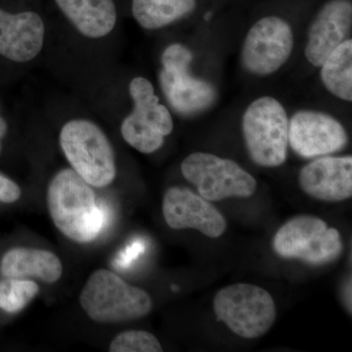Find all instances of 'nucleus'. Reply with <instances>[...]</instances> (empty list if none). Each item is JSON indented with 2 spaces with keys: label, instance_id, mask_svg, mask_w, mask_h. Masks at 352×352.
I'll return each mask as SVG.
<instances>
[{
  "label": "nucleus",
  "instance_id": "nucleus-13",
  "mask_svg": "<svg viewBox=\"0 0 352 352\" xmlns=\"http://www.w3.org/2000/svg\"><path fill=\"white\" fill-rule=\"evenodd\" d=\"M298 184L315 200L337 203L352 196V157L323 156L303 166Z\"/></svg>",
  "mask_w": 352,
  "mask_h": 352
},
{
  "label": "nucleus",
  "instance_id": "nucleus-25",
  "mask_svg": "<svg viewBox=\"0 0 352 352\" xmlns=\"http://www.w3.org/2000/svg\"><path fill=\"white\" fill-rule=\"evenodd\" d=\"M0 153H1V143H0Z\"/></svg>",
  "mask_w": 352,
  "mask_h": 352
},
{
  "label": "nucleus",
  "instance_id": "nucleus-23",
  "mask_svg": "<svg viewBox=\"0 0 352 352\" xmlns=\"http://www.w3.org/2000/svg\"><path fill=\"white\" fill-rule=\"evenodd\" d=\"M141 245H131V248H129V249H126V252L124 254H122V256H120V261L119 259V263H120V265H127V263H129V259L131 258H135L134 256V254H138L139 250L141 249Z\"/></svg>",
  "mask_w": 352,
  "mask_h": 352
},
{
  "label": "nucleus",
  "instance_id": "nucleus-15",
  "mask_svg": "<svg viewBox=\"0 0 352 352\" xmlns=\"http://www.w3.org/2000/svg\"><path fill=\"white\" fill-rule=\"evenodd\" d=\"M43 21L38 14H11L0 9V55L18 63L38 56L43 46Z\"/></svg>",
  "mask_w": 352,
  "mask_h": 352
},
{
  "label": "nucleus",
  "instance_id": "nucleus-21",
  "mask_svg": "<svg viewBox=\"0 0 352 352\" xmlns=\"http://www.w3.org/2000/svg\"><path fill=\"white\" fill-rule=\"evenodd\" d=\"M111 352H162L163 347L153 333L131 330L119 333L111 342Z\"/></svg>",
  "mask_w": 352,
  "mask_h": 352
},
{
  "label": "nucleus",
  "instance_id": "nucleus-3",
  "mask_svg": "<svg viewBox=\"0 0 352 352\" xmlns=\"http://www.w3.org/2000/svg\"><path fill=\"white\" fill-rule=\"evenodd\" d=\"M60 145L73 170L88 184L103 188L115 179L117 168L112 145L94 122H67L60 133Z\"/></svg>",
  "mask_w": 352,
  "mask_h": 352
},
{
  "label": "nucleus",
  "instance_id": "nucleus-6",
  "mask_svg": "<svg viewBox=\"0 0 352 352\" xmlns=\"http://www.w3.org/2000/svg\"><path fill=\"white\" fill-rule=\"evenodd\" d=\"M273 249L283 258L321 266L340 258L344 245L339 231L314 215H298L280 227Z\"/></svg>",
  "mask_w": 352,
  "mask_h": 352
},
{
  "label": "nucleus",
  "instance_id": "nucleus-4",
  "mask_svg": "<svg viewBox=\"0 0 352 352\" xmlns=\"http://www.w3.org/2000/svg\"><path fill=\"white\" fill-rule=\"evenodd\" d=\"M245 148L254 163L276 168L288 150L289 119L284 106L271 96L259 97L245 109L242 119Z\"/></svg>",
  "mask_w": 352,
  "mask_h": 352
},
{
  "label": "nucleus",
  "instance_id": "nucleus-22",
  "mask_svg": "<svg viewBox=\"0 0 352 352\" xmlns=\"http://www.w3.org/2000/svg\"><path fill=\"white\" fill-rule=\"evenodd\" d=\"M20 197V187L10 178L0 173V201L11 204L19 200Z\"/></svg>",
  "mask_w": 352,
  "mask_h": 352
},
{
  "label": "nucleus",
  "instance_id": "nucleus-9",
  "mask_svg": "<svg viewBox=\"0 0 352 352\" xmlns=\"http://www.w3.org/2000/svg\"><path fill=\"white\" fill-rule=\"evenodd\" d=\"M191 50L173 43L164 51L160 80L170 105L182 115L203 112L214 103L217 92L212 83L190 74Z\"/></svg>",
  "mask_w": 352,
  "mask_h": 352
},
{
  "label": "nucleus",
  "instance_id": "nucleus-16",
  "mask_svg": "<svg viewBox=\"0 0 352 352\" xmlns=\"http://www.w3.org/2000/svg\"><path fill=\"white\" fill-rule=\"evenodd\" d=\"M0 272L6 278H36L53 284L63 274V265L54 252L15 248L4 254L0 263Z\"/></svg>",
  "mask_w": 352,
  "mask_h": 352
},
{
  "label": "nucleus",
  "instance_id": "nucleus-17",
  "mask_svg": "<svg viewBox=\"0 0 352 352\" xmlns=\"http://www.w3.org/2000/svg\"><path fill=\"white\" fill-rule=\"evenodd\" d=\"M62 12L83 36L103 38L117 23V9L113 0H55Z\"/></svg>",
  "mask_w": 352,
  "mask_h": 352
},
{
  "label": "nucleus",
  "instance_id": "nucleus-2",
  "mask_svg": "<svg viewBox=\"0 0 352 352\" xmlns=\"http://www.w3.org/2000/svg\"><path fill=\"white\" fill-rule=\"evenodd\" d=\"M80 302L91 320L104 324L138 320L149 314L153 307L147 292L126 283L108 270L92 273L80 293Z\"/></svg>",
  "mask_w": 352,
  "mask_h": 352
},
{
  "label": "nucleus",
  "instance_id": "nucleus-11",
  "mask_svg": "<svg viewBox=\"0 0 352 352\" xmlns=\"http://www.w3.org/2000/svg\"><path fill=\"white\" fill-rule=\"evenodd\" d=\"M288 140L298 156H328L349 142L346 129L332 116L318 111H298L289 122Z\"/></svg>",
  "mask_w": 352,
  "mask_h": 352
},
{
  "label": "nucleus",
  "instance_id": "nucleus-7",
  "mask_svg": "<svg viewBox=\"0 0 352 352\" xmlns=\"http://www.w3.org/2000/svg\"><path fill=\"white\" fill-rule=\"evenodd\" d=\"M182 173L199 195L208 201L232 197L248 198L256 192V180L232 160L210 153H192L183 160Z\"/></svg>",
  "mask_w": 352,
  "mask_h": 352
},
{
  "label": "nucleus",
  "instance_id": "nucleus-19",
  "mask_svg": "<svg viewBox=\"0 0 352 352\" xmlns=\"http://www.w3.org/2000/svg\"><path fill=\"white\" fill-rule=\"evenodd\" d=\"M321 80L333 96L352 101V41L346 39L321 65Z\"/></svg>",
  "mask_w": 352,
  "mask_h": 352
},
{
  "label": "nucleus",
  "instance_id": "nucleus-8",
  "mask_svg": "<svg viewBox=\"0 0 352 352\" xmlns=\"http://www.w3.org/2000/svg\"><path fill=\"white\" fill-rule=\"evenodd\" d=\"M134 110L122 122V138L131 147L143 154L157 151L164 138L173 131L170 111L160 104L154 87L147 78L138 76L129 85Z\"/></svg>",
  "mask_w": 352,
  "mask_h": 352
},
{
  "label": "nucleus",
  "instance_id": "nucleus-20",
  "mask_svg": "<svg viewBox=\"0 0 352 352\" xmlns=\"http://www.w3.org/2000/svg\"><path fill=\"white\" fill-rule=\"evenodd\" d=\"M38 285L30 279L6 278L0 280V308L15 314L24 309L36 298Z\"/></svg>",
  "mask_w": 352,
  "mask_h": 352
},
{
  "label": "nucleus",
  "instance_id": "nucleus-12",
  "mask_svg": "<svg viewBox=\"0 0 352 352\" xmlns=\"http://www.w3.org/2000/svg\"><path fill=\"white\" fill-rule=\"evenodd\" d=\"M166 224L175 230L195 229L208 238H219L226 232L223 215L212 204L187 188L171 187L163 200Z\"/></svg>",
  "mask_w": 352,
  "mask_h": 352
},
{
  "label": "nucleus",
  "instance_id": "nucleus-14",
  "mask_svg": "<svg viewBox=\"0 0 352 352\" xmlns=\"http://www.w3.org/2000/svg\"><path fill=\"white\" fill-rule=\"evenodd\" d=\"M352 25V6L349 0H330L315 16L305 45V58L320 67L326 58L347 39Z\"/></svg>",
  "mask_w": 352,
  "mask_h": 352
},
{
  "label": "nucleus",
  "instance_id": "nucleus-18",
  "mask_svg": "<svg viewBox=\"0 0 352 352\" xmlns=\"http://www.w3.org/2000/svg\"><path fill=\"white\" fill-rule=\"evenodd\" d=\"M196 0H132L134 19L146 30H157L193 12Z\"/></svg>",
  "mask_w": 352,
  "mask_h": 352
},
{
  "label": "nucleus",
  "instance_id": "nucleus-10",
  "mask_svg": "<svg viewBox=\"0 0 352 352\" xmlns=\"http://www.w3.org/2000/svg\"><path fill=\"white\" fill-rule=\"evenodd\" d=\"M294 43L293 30L288 22L277 16L261 18L245 36L243 66L254 76L272 75L287 63Z\"/></svg>",
  "mask_w": 352,
  "mask_h": 352
},
{
  "label": "nucleus",
  "instance_id": "nucleus-5",
  "mask_svg": "<svg viewBox=\"0 0 352 352\" xmlns=\"http://www.w3.org/2000/svg\"><path fill=\"white\" fill-rule=\"evenodd\" d=\"M217 320L236 335L258 339L272 328L277 309L266 289L252 284H234L217 292L214 300Z\"/></svg>",
  "mask_w": 352,
  "mask_h": 352
},
{
  "label": "nucleus",
  "instance_id": "nucleus-24",
  "mask_svg": "<svg viewBox=\"0 0 352 352\" xmlns=\"http://www.w3.org/2000/svg\"><path fill=\"white\" fill-rule=\"evenodd\" d=\"M7 131V124L6 122H4V120L2 118H0V140L1 138L6 135Z\"/></svg>",
  "mask_w": 352,
  "mask_h": 352
},
{
  "label": "nucleus",
  "instance_id": "nucleus-1",
  "mask_svg": "<svg viewBox=\"0 0 352 352\" xmlns=\"http://www.w3.org/2000/svg\"><path fill=\"white\" fill-rule=\"evenodd\" d=\"M96 200L91 185L71 168L60 170L48 186L47 207L53 223L75 242H92L104 230L107 214Z\"/></svg>",
  "mask_w": 352,
  "mask_h": 352
}]
</instances>
